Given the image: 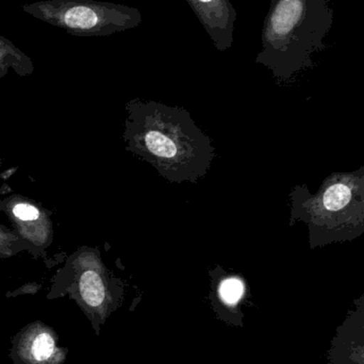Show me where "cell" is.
Segmentation results:
<instances>
[{"instance_id":"7c38bea8","label":"cell","mask_w":364,"mask_h":364,"mask_svg":"<svg viewBox=\"0 0 364 364\" xmlns=\"http://www.w3.org/2000/svg\"><path fill=\"white\" fill-rule=\"evenodd\" d=\"M23 250H27V246L23 243V240L15 231L0 224V254L4 257V259L11 258Z\"/></svg>"},{"instance_id":"ba28073f","label":"cell","mask_w":364,"mask_h":364,"mask_svg":"<svg viewBox=\"0 0 364 364\" xmlns=\"http://www.w3.org/2000/svg\"><path fill=\"white\" fill-rule=\"evenodd\" d=\"M218 51L232 47L237 11L230 0H186Z\"/></svg>"},{"instance_id":"9c48e42d","label":"cell","mask_w":364,"mask_h":364,"mask_svg":"<svg viewBox=\"0 0 364 364\" xmlns=\"http://www.w3.org/2000/svg\"><path fill=\"white\" fill-rule=\"evenodd\" d=\"M10 70L18 76H29L34 70L33 62L12 42L0 36V78Z\"/></svg>"},{"instance_id":"4fadbf2b","label":"cell","mask_w":364,"mask_h":364,"mask_svg":"<svg viewBox=\"0 0 364 364\" xmlns=\"http://www.w3.org/2000/svg\"><path fill=\"white\" fill-rule=\"evenodd\" d=\"M0 259H4V256H2V255H1V254H0Z\"/></svg>"},{"instance_id":"5b68a950","label":"cell","mask_w":364,"mask_h":364,"mask_svg":"<svg viewBox=\"0 0 364 364\" xmlns=\"http://www.w3.org/2000/svg\"><path fill=\"white\" fill-rule=\"evenodd\" d=\"M0 210L8 215L15 232L23 240L27 250L38 255L53 242V229L50 213L31 199L12 195L0 201Z\"/></svg>"},{"instance_id":"277c9868","label":"cell","mask_w":364,"mask_h":364,"mask_svg":"<svg viewBox=\"0 0 364 364\" xmlns=\"http://www.w3.org/2000/svg\"><path fill=\"white\" fill-rule=\"evenodd\" d=\"M23 9L36 18L77 36H109L142 23L138 9L97 0H47Z\"/></svg>"},{"instance_id":"30bf717a","label":"cell","mask_w":364,"mask_h":364,"mask_svg":"<svg viewBox=\"0 0 364 364\" xmlns=\"http://www.w3.org/2000/svg\"><path fill=\"white\" fill-rule=\"evenodd\" d=\"M216 297L220 303L232 307L237 305L245 293V284L239 276L226 275L218 278L216 284Z\"/></svg>"},{"instance_id":"52a82bcc","label":"cell","mask_w":364,"mask_h":364,"mask_svg":"<svg viewBox=\"0 0 364 364\" xmlns=\"http://www.w3.org/2000/svg\"><path fill=\"white\" fill-rule=\"evenodd\" d=\"M326 358V364H364V297L338 327Z\"/></svg>"},{"instance_id":"8fae6325","label":"cell","mask_w":364,"mask_h":364,"mask_svg":"<svg viewBox=\"0 0 364 364\" xmlns=\"http://www.w3.org/2000/svg\"><path fill=\"white\" fill-rule=\"evenodd\" d=\"M350 197L352 192L346 184L335 183L327 188L323 196V203L328 211H340L350 203Z\"/></svg>"},{"instance_id":"6da1fadb","label":"cell","mask_w":364,"mask_h":364,"mask_svg":"<svg viewBox=\"0 0 364 364\" xmlns=\"http://www.w3.org/2000/svg\"><path fill=\"white\" fill-rule=\"evenodd\" d=\"M124 140L127 151L144 159L170 182H193L203 178L215 151L203 134L181 107L134 100L126 105Z\"/></svg>"},{"instance_id":"8992f818","label":"cell","mask_w":364,"mask_h":364,"mask_svg":"<svg viewBox=\"0 0 364 364\" xmlns=\"http://www.w3.org/2000/svg\"><path fill=\"white\" fill-rule=\"evenodd\" d=\"M68 350L59 346L57 333L41 321L30 323L12 338L13 364H64Z\"/></svg>"},{"instance_id":"5bb4252c","label":"cell","mask_w":364,"mask_h":364,"mask_svg":"<svg viewBox=\"0 0 364 364\" xmlns=\"http://www.w3.org/2000/svg\"><path fill=\"white\" fill-rule=\"evenodd\" d=\"M0 166H1V160H0Z\"/></svg>"},{"instance_id":"7a4b0ae2","label":"cell","mask_w":364,"mask_h":364,"mask_svg":"<svg viewBox=\"0 0 364 364\" xmlns=\"http://www.w3.org/2000/svg\"><path fill=\"white\" fill-rule=\"evenodd\" d=\"M256 58L278 79L291 78L312 65L311 57L324 50L333 23L329 0H269Z\"/></svg>"},{"instance_id":"3957f363","label":"cell","mask_w":364,"mask_h":364,"mask_svg":"<svg viewBox=\"0 0 364 364\" xmlns=\"http://www.w3.org/2000/svg\"><path fill=\"white\" fill-rule=\"evenodd\" d=\"M123 289V282L109 273L100 250L83 247L70 257L48 299L70 295L100 335V327L119 307Z\"/></svg>"}]
</instances>
